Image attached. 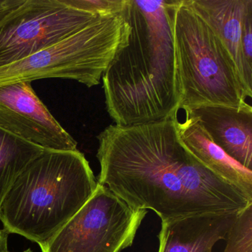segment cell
I'll use <instances>...</instances> for the list:
<instances>
[{"mask_svg":"<svg viewBox=\"0 0 252 252\" xmlns=\"http://www.w3.org/2000/svg\"><path fill=\"white\" fill-rule=\"evenodd\" d=\"M109 13L81 11L62 0H23L0 20V67L63 40Z\"/></svg>","mask_w":252,"mask_h":252,"instance_id":"52a82bcc","label":"cell"},{"mask_svg":"<svg viewBox=\"0 0 252 252\" xmlns=\"http://www.w3.org/2000/svg\"><path fill=\"white\" fill-rule=\"evenodd\" d=\"M6 252H10V251L8 250V251H7ZM33 252V251L31 249H26V250L23 251V252Z\"/></svg>","mask_w":252,"mask_h":252,"instance_id":"d6986e66","label":"cell"},{"mask_svg":"<svg viewBox=\"0 0 252 252\" xmlns=\"http://www.w3.org/2000/svg\"><path fill=\"white\" fill-rule=\"evenodd\" d=\"M129 0L63 40L20 61L0 67V86L38 79L74 80L96 86L115 56L127 45Z\"/></svg>","mask_w":252,"mask_h":252,"instance_id":"5b68a950","label":"cell"},{"mask_svg":"<svg viewBox=\"0 0 252 252\" xmlns=\"http://www.w3.org/2000/svg\"><path fill=\"white\" fill-rule=\"evenodd\" d=\"M62 2L81 11L102 14L123 9L127 0H62Z\"/></svg>","mask_w":252,"mask_h":252,"instance_id":"9a60e30c","label":"cell"},{"mask_svg":"<svg viewBox=\"0 0 252 252\" xmlns=\"http://www.w3.org/2000/svg\"><path fill=\"white\" fill-rule=\"evenodd\" d=\"M98 186L79 150H44L11 186L0 206L9 234L45 246L85 206Z\"/></svg>","mask_w":252,"mask_h":252,"instance_id":"3957f363","label":"cell"},{"mask_svg":"<svg viewBox=\"0 0 252 252\" xmlns=\"http://www.w3.org/2000/svg\"><path fill=\"white\" fill-rule=\"evenodd\" d=\"M240 212L201 214L161 221L158 252H213L214 246L225 239Z\"/></svg>","mask_w":252,"mask_h":252,"instance_id":"30bf717a","label":"cell"},{"mask_svg":"<svg viewBox=\"0 0 252 252\" xmlns=\"http://www.w3.org/2000/svg\"><path fill=\"white\" fill-rule=\"evenodd\" d=\"M44 149L0 129V206L25 168Z\"/></svg>","mask_w":252,"mask_h":252,"instance_id":"4fadbf2b","label":"cell"},{"mask_svg":"<svg viewBox=\"0 0 252 252\" xmlns=\"http://www.w3.org/2000/svg\"><path fill=\"white\" fill-rule=\"evenodd\" d=\"M185 112V119L176 121L182 144L209 170L252 198V171L237 163L208 136L198 122Z\"/></svg>","mask_w":252,"mask_h":252,"instance_id":"7c38bea8","label":"cell"},{"mask_svg":"<svg viewBox=\"0 0 252 252\" xmlns=\"http://www.w3.org/2000/svg\"><path fill=\"white\" fill-rule=\"evenodd\" d=\"M23 0H0V20L7 15L14 8L23 3Z\"/></svg>","mask_w":252,"mask_h":252,"instance_id":"e0dca14e","label":"cell"},{"mask_svg":"<svg viewBox=\"0 0 252 252\" xmlns=\"http://www.w3.org/2000/svg\"><path fill=\"white\" fill-rule=\"evenodd\" d=\"M178 116L132 126L111 125L97 136L98 183L134 209L161 221L240 212L252 198L203 166L182 144Z\"/></svg>","mask_w":252,"mask_h":252,"instance_id":"6da1fadb","label":"cell"},{"mask_svg":"<svg viewBox=\"0 0 252 252\" xmlns=\"http://www.w3.org/2000/svg\"><path fill=\"white\" fill-rule=\"evenodd\" d=\"M171 0H129L128 44L103 74L106 108L115 125L178 116L181 90L171 27Z\"/></svg>","mask_w":252,"mask_h":252,"instance_id":"7a4b0ae2","label":"cell"},{"mask_svg":"<svg viewBox=\"0 0 252 252\" xmlns=\"http://www.w3.org/2000/svg\"><path fill=\"white\" fill-rule=\"evenodd\" d=\"M194 11L223 42L238 69L249 98L252 96V69L243 54L242 38L245 14L252 0H189Z\"/></svg>","mask_w":252,"mask_h":252,"instance_id":"8fae6325","label":"cell"},{"mask_svg":"<svg viewBox=\"0 0 252 252\" xmlns=\"http://www.w3.org/2000/svg\"><path fill=\"white\" fill-rule=\"evenodd\" d=\"M224 240L223 252H252V204L240 212Z\"/></svg>","mask_w":252,"mask_h":252,"instance_id":"5bb4252c","label":"cell"},{"mask_svg":"<svg viewBox=\"0 0 252 252\" xmlns=\"http://www.w3.org/2000/svg\"><path fill=\"white\" fill-rule=\"evenodd\" d=\"M0 129L44 150H78L76 140L38 97L32 82L0 86Z\"/></svg>","mask_w":252,"mask_h":252,"instance_id":"ba28073f","label":"cell"},{"mask_svg":"<svg viewBox=\"0 0 252 252\" xmlns=\"http://www.w3.org/2000/svg\"><path fill=\"white\" fill-rule=\"evenodd\" d=\"M147 210L134 209L98 184L85 206L42 252H122L132 246Z\"/></svg>","mask_w":252,"mask_h":252,"instance_id":"8992f818","label":"cell"},{"mask_svg":"<svg viewBox=\"0 0 252 252\" xmlns=\"http://www.w3.org/2000/svg\"><path fill=\"white\" fill-rule=\"evenodd\" d=\"M8 234L6 230L0 229V252H6L8 250Z\"/></svg>","mask_w":252,"mask_h":252,"instance_id":"ac0fdd59","label":"cell"},{"mask_svg":"<svg viewBox=\"0 0 252 252\" xmlns=\"http://www.w3.org/2000/svg\"><path fill=\"white\" fill-rule=\"evenodd\" d=\"M242 45L246 64L252 69V2L245 14Z\"/></svg>","mask_w":252,"mask_h":252,"instance_id":"2e32d148","label":"cell"},{"mask_svg":"<svg viewBox=\"0 0 252 252\" xmlns=\"http://www.w3.org/2000/svg\"><path fill=\"white\" fill-rule=\"evenodd\" d=\"M171 27L181 90L180 110L241 107L249 98L223 42L189 0H171Z\"/></svg>","mask_w":252,"mask_h":252,"instance_id":"277c9868","label":"cell"},{"mask_svg":"<svg viewBox=\"0 0 252 252\" xmlns=\"http://www.w3.org/2000/svg\"><path fill=\"white\" fill-rule=\"evenodd\" d=\"M210 139L243 167L252 171V107L208 105L186 109Z\"/></svg>","mask_w":252,"mask_h":252,"instance_id":"9c48e42d","label":"cell"}]
</instances>
